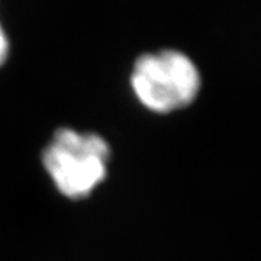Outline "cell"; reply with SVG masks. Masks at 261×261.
I'll list each match as a JSON object with an SVG mask.
<instances>
[{
    "instance_id": "obj_1",
    "label": "cell",
    "mask_w": 261,
    "mask_h": 261,
    "mask_svg": "<svg viewBox=\"0 0 261 261\" xmlns=\"http://www.w3.org/2000/svg\"><path fill=\"white\" fill-rule=\"evenodd\" d=\"M111 147L94 132L56 130L42 152V164L57 190L71 200L90 196L108 176Z\"/></svg>"
},
{
    "instance_id": "obj_2",
    "label": "cell",
    "mask_w": 261,
    "mask_h": 261,
    "mask_svg": "<svg viewBox=\"0 0 261 261\" xmlns=\"http://www.w3.org/2000/svg\"><path fill=\"white\" fill-rule=\"evenodd\" d=\"M200 83L195 63L174 49L141 56L130 74L135 97L155 113H170L189 106L199 93Z\"/></svg>"
},
{
    "instance_id": "obj_3",
    "label": "cell",
    "mask_w": 261,
    "mask_h": 261,
    "mask_svg": "<svg viewBox=\"0 0 261 261\" xmlns=\"http://www.w3.org/2000/svg\"><path fill=\"white\" fill-rule=\"evenodd\" d=\"M8 54H9V41H8V37H6L5 31L0 25V65L6 61Z\"/></svg>"
}]
</instances>
